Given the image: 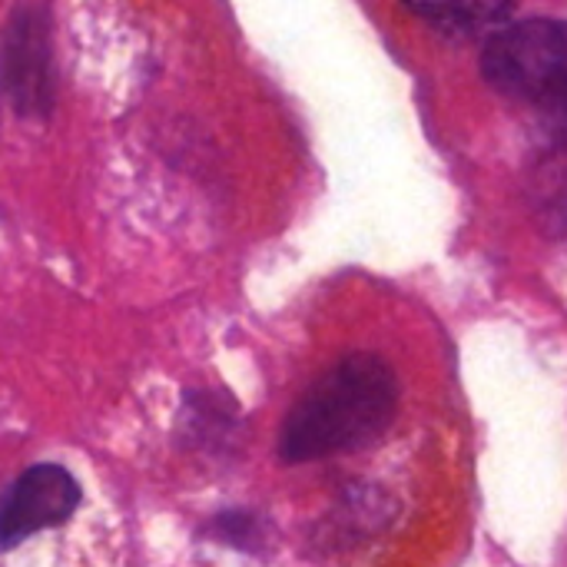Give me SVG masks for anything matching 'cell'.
<instances>
[{
	"instance_id": "obj_1",
	"label": "cell",
	"mask_w": 567,
	"mask_h": 567,
	"mask_svg": "<svg viewBox=\"0 0 567 567\" xmlns=\"http://www.w3.org/2000/svg\"><path fill=\"white\" fill-rule=\"evenodd\" d=\"M399 385L379 355H346L286 415L279 455L306 465L375 442L395 419Z\"/></svg>"
},
{
	"instance_id": "obj_2",
	"label": "cell",
	"mask_w": 567,
	"mask_h": 567,
	"mask_svg": "<svg viewBox=\"0 0 567 567\" xmlns=\"http://www.w3.org/2000/svg\"><path fill=\"white\" fill-rule=\"evenodd\" d=\"M485 80L528 103L551 146H567V20L532 17L498 27L482 50Z\"/></svg>"
},
{
	"instance_id": "obj_3",
	"label": "cell",
	"mask_w": 567,
	"mask_h": 567,
	"mask_svg": "<svg viewBox=\"0 0 567 567\" xmlns=\"http://www.w3.org/2000/svg\"><path fill=\"white\" fill-rule=\"evenodd\" d=\"M80 505V485L60 465H33L27 468L3 495L0 542L3 548H17L37 532L63 525Z\"/></svg>"
},
{
	"instance_id": "obj_4",
	"label": "cell",
	"mask_w": 567,
	"mask_h": 567,
	"mask_svg": "<svg viewBox=\"0 0 567 567\" xmlns=\"http://www.w3.org/2000/svg\"><path fill=\"white\" fill-rule=\"evenodd\" d=\"M50 60L47 13L37 7L17 10L7 27V90L23 116H43L50 110Z\"/></svg>"
},
{
	"instance_id": "obj_5",
	"label": "cell",
	"mask_w": 567,
	"mask_h": 567,
	"mask_svg": "<svg viewBox=\"0 0 567 567\" xmlns=\"http://www.w3.org/2000/svg\"><path fill=\"white\" fill-rule=\"evenodd\" d=\"M422 20L449 33H475L485 30L512 10L515 0H405Z\"/></svg>"
}]
</instances>
